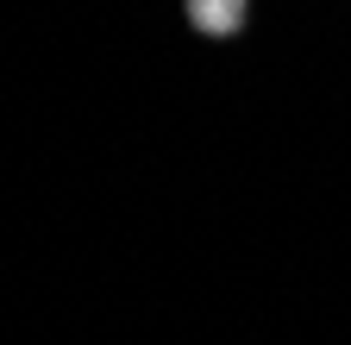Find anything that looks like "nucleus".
I'll return each instance as SVG.
<instances>
[{
  "instance_id": "f257e3e1",
  "label": "nucleus",
  "mask_w": 351,
  "mask_h": 345,
  "mask_svg": "<svg viewBox=\"0 0 351 345\" xmlns=\"http://www.w3.org/2000/svg\"><path fill=\"white\" fill-rule=\"evenodd\" d=\"M182 19L201 32V38H239L251 25V0H182Z\"/></svg>"
}]
</instances>
